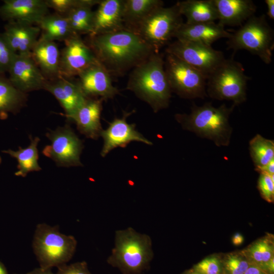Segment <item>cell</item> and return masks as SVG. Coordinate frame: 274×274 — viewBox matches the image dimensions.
<instances>
[{"instance_id":"cell-4","label":"cell","mask_w":274,"mask_h":274,"mask_svg":"<svg viewBox=\"0 0 274 274\" xmlns=\"http://www.w3.org/2000/svg\"><path fill=\"white\" fill-rule=\"evenodd\" d=\"M153 257L150 236L128 227L115 231L114 247L107 261L122 274H142Z\"/></svg>"},{"instance_id":"cell-15","label":"cell","mask_w":274,"mask_h":274,"mask_svg":"<svg viewBox=\"0 0 274 274\" xmlns=\"http://www.w3.org/2000/svg\"><path fill=\"white\" fill-rule=\"evenodd\" d=\"M78 76V82L87 97L105 100L113 98L119 93L112 84L111 75L99 61L86 68Z\"/></svg>"},{"instance_id":"cell-29","label":"cell","mask_w":274,"mask_h":274,"mask_svg":"<svg viewBox=\"0 0 274 274\" xmlns=\"http://www.w3.org/2000/svg\"><path fill=\"white\" fill-rule=\"evenodd\" d=\"M100 0H91L86 4L78 7L66 15L73 31L77 35L90 36L93 31L94 11L92 8L97 5Z\"/></svg>"},{"instance_id":"cell-24","label":"cell","mask_w":274,"mask_h":274,"mask_svg":"<svg viewBox=\"0 0 274 274\" xmlns=\"http://www.w3.org/2000/svg\"><path fill=\"white\" fill-rule=\"evenodd\" d=\"M187 24L215 22L218 19L214 0H186L176 3Z\"/></svg>"},{"instance_id":"cell-17","label":"cell","mask_w":274,"mask_h":274,"mask_svg":"<svg viewBox=\"0 0 274 274\" xmlns=\"http://www.w3.org/2000/svg\"><path fill=\"white\" fill-rule=\"evenodd\" d=\"M43 89L51 93L63 109L64 116L69 121L72 116L88 98L78 81L62 77L47 80Z\"/></svg>"},{"instance_id":"cell-28","label":"cell","mask_w":274,"mask_h":274,"mask_svg":"<svg viewBox=\"0 0 274 274\" xmlns=\"http://www.w3.org/2000/svg\"><path fill=\"white\" fill-rule=\"evenodd\" d=\"M41 37L51 41H65L76 34L66 17L58 13L47 14L38 24Z\"/></svg>"},{"instance_id":"cell-27","label":"cell","mask_w":274,"mask_h":274,"mask_svg":"<svg viewBox=\"0 0 274 274\" xmlns=\"http://www.w3.org/2000/svg\"><path fill=\"white\" fill-rule=\"evenodd\" d=\"M29 139L30 142L27 148L19 147L17 151L11 149L2 151L3 153L17 159L18 170L15 173L16 176L25 177L29 172L40 171L42 169L38 163L39 157L37 148L40 139L37 136L33 139L31 135H29Z\"/></svg>"},{"instance_id":"cell-32","label":"cell","mask_w":274,"mask_h":274,"mask_svg":"<svg viewBox=\"0 0 274 274\" xmlns=\"http://www.w3.org/2000/svg\"><path fill=\"white\" fill-rule=\"evenodd\" d=\"M3 33H0V74L8 72L16 55Z\"/></svg>"},{"instance_id":"cell-34","label":"cell","mask_w":274,"mask_h":274,"mask_svg":"<svg viewBox=\"0 0 274 274\" xmlns=\"http://www.w3.org/2000/svg\"><path fill=\"white\" fill-rule=\"evenodd\" d=\"M258 188L263 197L268 202H272L274 197L273 175L260 174Z\"/></svg>"},{"instance_id":"cell-11","label":"cell","mask_w":274,"mask_h":274,"mask_svg":"<svg viewBox=\"0 0 274 274\" xmlns=\"http://www.w3.org/2000/svg\"><path fill=\"white\" fill-rule=\"evenodd\" d=\"M165 52L190 65L207 78L225 59L224 53L212 46L181 40L169 43Z\"/></svg>"},{"instance_id":"cell-45","label":"cell","mask_w":274,"mask_h":274,"mask_svg":"<svg viewBox=\"0 0 274 274\" xmlns=\"http://www.w3.org/2000/svg\"><path fill=\"white\" fill-rule=\"evenodd\" d=\"M1 162H2V158H1V157L0 156V164H1Z\"/></svg>"},{"instance_id":"cell-6","label":"cell","mask_w":274,"mask_h":274,"mask_svg":"<svg viewBox=\"0 0 274 274\" xmlns=\"http://www.w3.org/2000/svg\"><path fill=\"white\" fill-rule=\"evenodd\" d=\"M227 44L228 49L234 52L246 50L268 64L272 61L274 48L273 30L267 23L265 14L253 15L231 34Z\"/></svg>"},{"instance_id":"cell-2","label":"cell","mask_w":274,"mask_h":274,"mask_svg":"<svg viewBox=\"0 0 274 274\" xmlns=\"http://www.w3.org/2000/svg\"><path fill=\"white\" fill-rule=\"evenodd\" d=\"M126 88L147 103L155 113L167 108L172 91L163 55L154 52L132 68Z\"/></svg>"},{"instance_id":"cell-10","label":"cell","mask_w":274,"mask_h":274,"mask_svg":"<svg viewBox=\"0 0 274 274\" xmlns=\"http://www.w3.org/2000/svg\"><path fill=\"white\" fill-rule=\"evenodd\" d=\"M46 136L51 142L42 153L53 160L58 166H82L80 160L84 145L83 142L68 124L49 130Z\"/></svg>"},{"instance_id":"cell-42","label":"cell","mask_w":274,"mask_h":274,"mask_svg":"<svg viewBox=\"0 0 274 274\" xmlns=\"http://www.w3.org/2000/svg\"><path fill=\"white\" fill-rule=\"evenodd\" d=\"M262 266L270 273H273L274 271V260L273 257L271 258L267 262L263 264Z\"/></svg>"},{"instance_id":"cell-5","label":"cell","mask_w":274,"mask_h":274,"mask_svg":"<svg viewBox=\"0 0 274 274\" xmlns=\"http://www.w3.org/2000/svg\"><path fill=\"white\" fill-rule=\"evenodd\" d=\"M77 245L75 237L61 233L57 225L40 223L36 227L32 247L41 268L52 269L67 264L73 257Z\"/></svg>"},{"instance_id":"cell-41","label":"cell","mask_w":274,"mask_h":274,"mask_svg":"<svg viewBox=\"0 0 274 274\" xmlns=\"http://www.w3.org/2000/svg\"><path fill=\"white\" fill-rule=\"evenodd\" d=\"M244 274H263L262 270L256 266H249Z\"/></svg>"},{"instance_id":"cell-25","label":"cell","mask_w":274,"mask_h":274,"mask_svg":"<svg viewBox=\"0 0 274 274\" xmlns=\"http://www.w3.org/2000/svg\"><path fill=\"white\" fill-rule=\"evenodd\" d=\"M27 100V93L16 88L4 74H0V119H6L10 113L19 112L26 106Z\"/></svg>"},{"instance_id":"cell-44","label":"cell","mask_w":274,"mask_h":274,"mask_svg":"<svg viewBox=\"0 0 274 274\" xmlns=\"http://www.w3.org/2000/svg\"><path fill=\"white\" fill-rule=\"evenodd\" d=\"M0 274H8V272L6 268L3 265V264L1 263H0Z\"/></svg>"},{"instance_id":"cell-18","label":"cell","mask_w":274,"mask_h":274,"mask_svg":"<svg viewBox=\"0 0 274 274\" xmlns=\"http://www.w3.org/2000/svg\"><path fill=\"white\" fill-rule=\"evenodd\" d=\"M101 98L88 97L70 120L86 138L97 140L103 130L100 122L102 108Z\"/></svg>"},{"instance_id":"cell-23","label":"cell","mask_w":274,"mask_h":274,"mask_svg":"<svg viewBox=\"0 0 274 274\" xmlns=\"http://www.w3.org/2000/svg\"><path fill=\"white\" fill-rule=\"evenodd\" d=\"M214 2L218 23L223 27L241 26L256 11V6L251 0H214Z\"/></svg>"},{"instance_id":"cell-3","label":"cell","mask_w":274,"mask_h":274,"mask_svg":"<svg viewBox=\"0 0 274 274\" xmlns=\"http://www.w3.org/2000/svg\"><path fill=\"white\" fill-rule=\"evenodd\" d=\"M235 107L223 104L216 108L211 102L201 106L194 104L190 114H177L175 118L184 129L210 140L218 147L227 146L232 132L229 118Z\"/></svg>"},{"instance_id":"cell-40","label":"cell","mask_w":274,"mask_h":274,"mask_svg":"<svg viewBox=\"0 0 274 274\" xmlns=\"http://www.w3.org/2000/svg\"><path fill=\"white\" fill-rule=\"evenodd\" d=\"M24 274H56L52 271V269H44L41 268H35L32 270Z\"/></svg>"},{"instance_id":"cell-38","label":"cell","mask_w":274,"mask_h":274,"mask_svg":"<svg viewBox=\"0 0 274 274\" xmlns=\"http://www.w3.org/2000/svg\"><path fill=\"white\" fill-rule=\"evenodd\" d=\"M260 174H265L270 176L274 175V159L264 167L257 170Z\"/></svg>"},{"instance_id":"cell-37","label":"cell","mask_w":274,"mask_h":274,"mask_svg":"<svg viewBox=\"0 0 274 274\" xmlns=\"http://www.w3.org/2000/svg\"><path fill=\"white\" fill-rule=\"evenodd\" d=\"M57 268L56 274H92L89 270L87 263L85 261L68 265L65 264Z\"/></svg>"},{"instance_id":"cell-36","label":"cell","mask_w":274,"mask_h":274,"mask_svg":"<svg viewBox=\"0 0 274 274\" xmlns=\"http://www.w3.org/2000/svg\"><path fill=\"white\" fill-rule=\"evenodd\" d=\"M195 269L201 274H219L221 271L220 262L215 257L202 260L195 265Z\"/></svg>"},{"instance_id":"cell-39","label":"cell","mask_w":274,"mask_h":274,"mask_svg":"<svg viewBox=\"0 0 274 274\" xmlns=\"http://www.w3.org/2000/svg\"><path fill=\"white\" fill-rule=\"evenodd\" d=\"M265 3L266 5L267 10V15L270 19H274V1L273 0H265Z\"/></svg>"},{"instance_id":"cell-21","label":"cell","mask_w":274,"mask_h":274,"mask_svg":"<svg viewBox=\"0 0 274 274\" xmlns=\"http://www.w3.org/2000/svg\"><path fill=\"white\" fill-rule=\"evenodd\" d=\"M231 33L218 23L209 22L187 24L184 22L176 31L174 38L177 40L196 42L212 46L216 41L228 39Z\"/></svg>"},{"instance_id":"cell-8","label":"cell","mask_w":274,"mask_h":274,"mask_svg":"<svg viewBox=\"0 0 274 274\" xmlns=\"http://www.w3.org/2000/svg\"><path fill=\"white\" fill-rule=\"evenodd\" d=\"M184 23L178 6L159 7L150 13L133 30L155 52L169 44Z\"/></svg>"},{"instance_id":"cell-30","label":"cell","mask_w":274,"mask_h":274,"mask_svg":"<svg viewBox=\"0 0 274 274\" xmlns=\"http://www.w3.org/2000/svg\"><path fill=\"white\" fill-rule=\"evenodd\" d=\"M251 157L257 170L274 159V142L257 134L249 142Z\"/></svg>"},{"instance_id":"cell-12","label":"cell","mask_w":274,"mask_h":274,"mask_svg":"<svg viewBox=\"0 0 274 274\" xmlns=\"http://www.w3.org/2000/svg\"><path fill=\"white\" fill-rule=\"evenodd\" d=\"M60 51V76L71 79L99 61L95 53L80 37L75 35L64 41Z\"/></svg>"},{"instance_id":"cell-1","label":"cell","mask_w":274,"mask_h":274,"mask_svg":"<svg viewBox=\"0 0 274 274\" xmlns=\"http://www.w3.org/2000/svg\"><path fill=\"white\" fill-rule=\"evenodd\" d=\"M111 75L118 76L157 52L135 31L126 27L89 36V45Z\"/></svg>"},{"instance_id":"cell-16","label":"cell","mask_w":274,"mask_h":274,"mask_svg":"<svg viewBox=\"0 0 274 274\" xmlns=\"http://www.w3.org/2000/svg\"><path fill=\"white\" fill-rule=\"evenodd\" d=\"M49 14L45 0H4L0 17L4 21L38 24Z\"/></svg>"},{"instance_id":"cell-7","label":"cell","mask_w":274,"mask_h":274,"mask_svg":"<svg viewBox=\"0 0 274 274\" xmlns=\"http://www.w3.org/2000/svg\"><path fill=\"white\" fill-rule=\"evenodd\" d=\"M250 78L242 64L233 58L226 59L207 77L206 92L217 100L232 101L235 106L247 99V85Z\"/></svg>"},{"instance_id":"cell-22","label":"cell","mask_w":274,"mask_h":274,"mask_svg":"<svg viewBox=\"0 0 274 274\" xmlns=\"http://www.w3.org/2000/svg\"><path fill=\"white\" fill-rule=\"evenodd\" d=\"M30 54L47 80L55 79L60 76V51L55 42L40 37Z\"/></svg>"},{"instance_id":"cell-43","label":"cell","mask_w":274,"mask_h":274,"mask_svg":"<svg viewBox=\"0 0 274 274\" xmlns=\"http://www.w3.org/2000/svg\"><path fill=\"white\" fill-rule=\"evenodd\" d=\"M233 243L236 245L241 244L243 242V237L239 233L235 234L232 239Z\"/></svg>"},{"instance_id":"cell-46","label":"cell","mask_w":274,"mask_h":274,"mask_svg":"<svg viewBox=\"0 0 274 274\" xmlns=\"http://www.w3.org/2000/svg\"><path fill=\"white\" fill-rule=\"evenodd\" d=\"M195 274H201V273H198V272H195Z\"/></svg>"},{"instance_id":"cell-19","label":"cell","mask_w":274,"mask_h":274,"mask_svg":"<svg viewBox=\"0 0 274 274\" xmlns=\"http://www.w3.org/2000/svg\"><path fill=\"white\" fill-rule=\"evenodd\" d=\"M124 0H100L94 11L90 36L113 32L125 28L123 21Z\"/></svg>"},{"instance_id":"cell-33","label":"cell","mask_w":274,"mask_h":274,"mask_svg":"<svg viewBox=\"0 0 274 274\" xmlns=\"http://www.w3.org/2000/svg\"><path fill=\"white\" fill-rule=\"evenodd\" d=\"M91 0H45L49 8L54 10L56 13L66 15L73 9L89 3Z\"/></svg>"},{"instance_id":"cell-20","label":"cell","mask_w":274,"mask_h":274,"mask_svg":"<svg viewBox=\"0 0 274 274\" xmlns=\"http://www.w3.org/2000/svg\"><path fill=\"white\" fill-rule=\"evenodd\" d=\"M40 33L39 26L18 21L7 22L3 32L16 54H30Z\"/></svg>"},{"instance_id":"cell-9","label":"cell","mask_w":274,"mask_h":274,"mask_svg":"<svg viewBox=\"0 0 274 274\" xmlns=\"http://www.w3.org/2000/svg\"><path fill=\"white\" fill-rule=\"evenodd\" d=\"M164 68L172 92L187 99L203 98L207 96V78L198 70L167 53Z\"/></svg>"},{"instance_id":"cell-14","label":"cell","mask_w":274,"mask_h":274,"mask_svg":"<svg viewBox=\"0 0 274 274\" xmlns=\"http://www.w3.org/2000/svg\"><path fill=\"white\" fill-rule=\"evenodd\" d=\"M8 73L13 85L26 93L43 89L47 80L30 54H16Z\"/></svg>"},{"instance_id":"cell-47","label":"cell","mask_w":274,"mask_h":274,"mask_svg":"<svg viewBox=\"0 0 274 274\" xmlns=\"http://www.w3.org/2000/svg\"><path fill=\"white\" fill-rule=\"evenodd\" d=\"M187 274H189V273H187ZM191 274V273H190ZM191 274H195V273H192Z\"/></svg>"},{"instance_id":"cell-13","label":"cell","mask_w":274,"mask_h":274,"mask_svg":"<svg viewBox=\"0 0 274 274\" xmlns=\"http://www.w3.org/2000/svg\"><path fill=\"white\" fill-rule=\"evenodd\" d=\"M132 113L124 112L122 118H115L107 129L102 130L100 136L103 139V146L100 151V155L105 157L110 151L117 147H125L131 142H139L148 145H152V143L146 139L135 128L134 124H129L127 122V117Z\"/></svg>"},{"instance_id":"cell-31","label":"cell","mask_w":274,"mask_h":274,"mask_svg":"<svg viewBox=\"0 0 274 274\" xmlns=\"http://www.w3.org/2000/svg\"><path fill=\"white\" fill-rule=\"evenodd\" d=\"M249 253L255 262L262 265L273 257V248L267 241L262 240L254 244Z\"/></svg>"},{"instance_id":"cell-26","label":"cell","mask_w":274,"mask_h":274,"mask_svg":"<svg viewBox=\"0 0 274 274\" xmlns=\"http://www.w3.org/2000/svg\"><path fill=\"white\" fill-rule=\"evenodd\" d=\"M163 5L161 0H124L123 21L125 27L133 30L150 13Z\"/></svg>"},{"instance_id":"cell-35","label":"cell","mask_w":274,"mask_h":274,"mask_svg":"<svg viewBox=\"0 0 274 274\" xmlns=\"http://www.w3.org/2000/svg\"><path fill=\"white\" fill-rule=\"evenodd\" d=\"M225 267L228 274H244L249 267V264L241 257L231 256L226 260Z\"/></svg>"}]
</instances>
